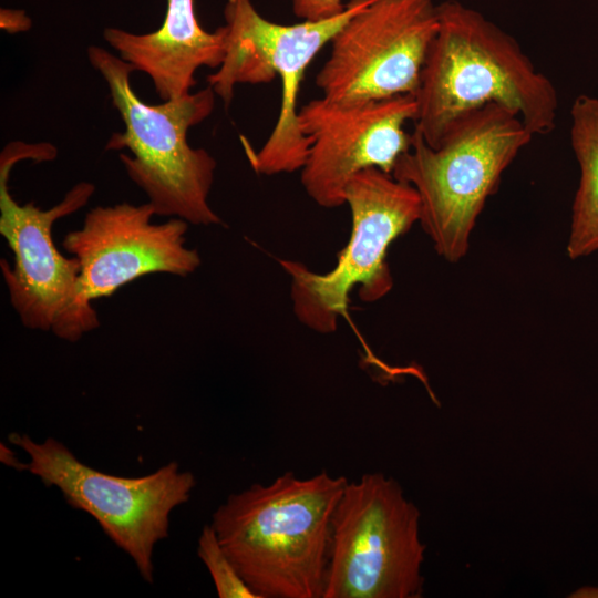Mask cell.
<instances>
[{
    "mask_svg": "<svg viewBox=\"0 0 598 598\" xmlns=\"http://www.w3.org/2000/svg\"><path fill=\"white\" fill-rule=\"evenodd\" d=\"M352 230L338 254L334 268L313 272L303 264L281 260L290 276V296L297 319L319 333L336 331L346 316L349 295L360 287L367 302L385 296L393 280L386 265L389 246L420 220L421 203L413 186L379 168L357 173L346 188Z\"/></svg>",
    "mask_w": 598,
    "mask_h": 598,
    "instance_id": "obj_8",
    "label": "cell"
},
{
    "mask_svg": "<svg viewBox=\"0 0 598 598\" xmlns=\"http://www.w3.org/2000/svg\"><path fill=\"white\" fill-rule=\"evenodd\" d=\"M348 480L285 472L231 494L212 517L217 538L259 598H322L332 516Z\"/></svg>",
    "mask_w": 598,
    "mask_h": 598,
    "instance_id": "obj_2",
    "label": "cell"
},
{
    "mask_svg": "<svg viewBox=\"0 0 598 598\" xmlns=\"http://www.w3.org/2000/svg\"><path fill=\"white\" fill-rule=\"evenodd\" d=\"M1 29L9 33L27 31L31 27V20L20 10L2 9L0 14Z\"/></svg>",
    "mask_w": 598,
    "mask_h": 598,
    "instance_id": "obj_17",
    "label": "cell"
},
{
    "mask_svg": "<svg viewBox=\"0 0 598 598\" xmlns=\"http://www.w3.org/2000/svg\"><path fill=\"white\" fill-rule=\"evenodd\" d=\"M154 216L148 202L96 206L81 228L65 235L62 246L79 260L80 282L90 301L145 275L186 277L200 266L198 251L186 246L188 223L176 217L152 223Z\"/></svg>",
    "mask_w": 598,
    "mask_h": 598,
    "instance_id": "obj_12",
    "label": "cell"
},
{
    "mask_svg": "<svg viewBox=\"0 0 598 598\" xmlns=\"http://www.w3.org/2000/svg\"><path fill=\"white\" fill-rule=\"evenodd\" d=\"M56 148L49 143H9L0 154V234L12 251L13 262L0 267L12 308L21 323L32 330L51 331L76 342L100 326L92 301L80 282V264L63 256L52 238L53 224L84 207L94 184H75L60 203L49 209L32 202L19 204L10 193L14 165L25 159L51 161Z\"/></svg>",
    "mask_w": 598,
    "mask_h": 598,
    "instance_id": "obj_5",
    "label": "cell"
},
{
    "mask_svg": "<svg viewBox=\"0 0 598 598\" xmlns=\"http://www.w3.org/2000/svg\"><path fill=\"white\" fill-rule=\"evenodd\" d=\"M322 598H419L425 545L420 511L382 473L348 482L332 516Z\"/></svg>",
    "mask_w": 598,
    "mask_h": 598,
    "instance_id": "obj_7",
    "label": "cell"
},
{
    "mask_svg": "<svg viewBox=\"0 0 598 598\" xmlns=\"http://www.w3.org/2000/svg\"><path fill=\"white\" fill-rule=\"evenodd\" d=\"M437 19L414 94V131L430 146L458 118L489 103L517 114L534 136L554 130L557 90L514 37L458 0L437 3Z\"/></svg>",
    "mask_w": 598,
    "mask_h": 598,
    "instance_id": "obj_1",
    "label": "cell"
},
{
    "mask_svg": "<svg viewBox=\"0 0 598 598\" xmlns=\"http://www.w3.org/2000/svg\"><path fill=\"white\" fill-rule=\"evenodd\" d=\"M414 94L367 102L313 99L298 112L299 128L308 142L301 171L307 195L319 206L346 204V188L359 172L375 167L392 174L398 158L411 146L404 130L415 121Z\"/></svg>",
    "mask_w": 598,
    "mask_h": 598,
    "instance_id": "obj_11",
    "label": "cell"
},
{
    "mask_svg": "<svg viewBox=\"0 0 598 598\" xmlns=\"http://www.w3.org/2000/svg\"><path fill=\"white\" fill-rule=\"evenodd\" d=\"M346 6L343 0H292L295 16L309 21L336 17L346 9Z\"/></svg>",
    "mask_w": 598,
    "mask_h": 598,
    "instance_id": "obj_16",
    "label": "cell"
},
{
    "mask_svg": "<svg viewBox=\"0 0 598 598\" xmlns=\"http://www.w3.org/2000/svg\"><path fill=\"white\" fill-rule=\"evenodd\" d=\"M569 597L575 598H598V586H585L578 588Z\"/></svg>",
    "mask_w": 598,
    "mask_h": 598,
    "instance_id": "obj_18",
    "label": "cell"
},
{
    "mask_svg": "<svg viewBox=\"0 0 598 598\" xmlns=\"http://www.w3.org/2000/svg\"><path fill=\"white\" fill-rule=\"evenodd\" d=\"M534 135L517 114L489 103L458 118L437 146L414 131L392 175L419 194L420 220L436 252L462 259L486 199Z\"/></svg>",
    "mask_w": 598,
    "mask_h": 598,
    "instance_id": "obj_4",
    "label": "cell"
},
{
    "mask_svg": "<svg viewBox=\"0 0 598 598\" xmlns=\"http://www.w3.org/2000/svg\"><path fill=\"white\" fill-rule=\"evenodd\" d=\"M198 557L208 569L220 598H259L245 582L223 549L212 525H205L198 538Z\"/></svg>",
    "mask_w": 598,
    "mask_h": 598,
    "instance_id": "obj_15",
    "label": "cell"
},
{
    "mask_svg": "<svg viewBox=\"0 0 598 598\" xmlns=\"http://www.w3.org/2000/svg\"><path fill=\"white\" fill-rule=\"evenodd\" d=\"M437 25L434 0H372L333 35L315 83L339 102L415 94Z\"/></svg>",
    "mask_w": 598,
    "mask_h": 598,
    "instance_id": "obj_10",
    "label": "cell"
},
{
    "mask_svg": "<svg viewBox=\"0 0 598 598\" xmlns=\"http://www.w3.org/2000/svg\"><path fill=\"white\" fill-rule=\"evenodd\" d=\"M87 59L104 79L125 127L111 135L105 150L130 152L120 154V161L130 179L146 194L156 216L197 226L220 224L208 200L216 161L206 150L187 142L188 130L214 110L213 87L148 104L133 90L132 64L97 45L87 48Z\"/></svg>",
    "mask_w": 598,
    "mask_h": 598,
    "instance_id": "obj_3",
    "label": "cell"
},
{
    "mask_svg": "<svg viewBox=\"0 0 598 598\" xmlns=\"http://www.w3.org/2000/svg\"><path fill=\"white\" fill-rule=\"evenodd\" d=\"M372 0H349L338 16L280 24L262 17L251 0H226L224 8L225 56L207 78L227 109L238 84L281 82V103L276 124L256 153L247 150L252 168L262 175L301 169L308 142L298 123V97L305 72L339 29Z\"/></svg>",
    "mask_w": 598,
    "mask_h": 598,
    "instance_id": "obj_6",
    "label": "cell"
},
{
    "mask_svg": "<svg viewBox=\"0 0 598 598\" xmlns=\"http://www.w3.org/2000/svg\"><path fill=\"white\" fill-rule=\"evenodd\" d=\"M103 38L134 71L151 78L163 101L190 93L196 71L218 69L225 56L224 27L206 31L196 17L194 0H167L163 23L153 32L106 28Z\"/></svg>",
    "mask_w": 598,
    "mask_h": 598,
    "instance_id": "obj_13",
    "label": "cell"
},
{
    "mask_svg": "<svg viewBox=\"0 0 598 598\" xmlns=\"http://www.w3.org/2000/svg\"><path fill=\"white\" fill-rule=\"evenodd\" d=\"M8 440L29 456L22 470L47 487H58L69 505L90 514L133 559L142 578L153 582L154 547L168 535L172 511L190 497L196 485L190 472L169 462L144 476H115L82 463L53 437L39 443L10 433Z\"/></svg>",
    "mask_w": 598,
    "mask_h": 598,
    "instance_id": "obj_9",
    "label": "cell"
},
{
    "mask_svg": "<svg viewBox=\"0 0 598 598\" xmlns=\"http://www.w3.org/2000/svg\"><path fill=\"white\" fill-rule=\"evenodd\" d=\"M570 116V142L580 181L573 203L567 255L577 259L598 251V97L578 95Z\"/></svg>",
    "mask_w": 598,
    "mask_h": 598,
    "instance_id": "obj_14",
    "label": "cell"
}]
</instances>
